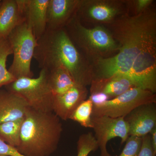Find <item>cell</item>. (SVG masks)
<instances>
[{
  "mask_svg": "<svg viewBox=\"0 0 156 156\" xmlns=\"http://www.w3.org/2000/svg\"><path fill=\"white\" fill-rule=\"evenodd\" d=\"M104 26L119 49L114 56L92 62L93 80L122 75L156 93L155 5L139 15L125 14Z\"/></svg>",
  "mask_w": 156,
  "mask_h": 156,
  "instance_id": "1",
  "label": "cell"
},
{
  "mask_svg": "<svg viewBox=\"0 0 156 156\" xmlns=\"http://www.w3.org/2000/svg\"><path fill=\"white\" fill-rule=\"evenodd\" d=\"M34 58L41 69L64 68L78 85L87 87L94 79L92 65L76 48L64 28L46 30L37 40Z\"/></svg>",
  "mask_w": 156,
  "mask_h": 156,
  "instance_id": "2",
  "label": "cell"
},
{
  "mask_svg": "<svg viewBox=\"0 0 156 156\" xmlns=\"http://www.w3.org/2000/svg\"><path fill=\"white\" fill-rule=\"evenodd\" d=\"M60 119L53 112L29 107L21 126L17 150L24 156H49L57 149L62 132Z\"/></svg>",
  "mask_w": 156,
  "mask_h": 156,
  "instance_id": "3",
  "label": "cell"
},
{
  "mask_svg": "<svg viewBox=\"0 0 156 156\" xmlns=\"http://www.w3.org/2000/svg\"><path fill=\"white\" fill-rule=\"evenodd\" d=\"M64 29L76 48L91 64L98 59L111 58L119 52V44L104 26L87 27L74 15Z\"/></svg>",
  "mask_w": 156,
  "mask_h": 156,
  "instance_id": "4",
  "label": "cell"
},
{
  "mask_svg": "<svg viewBox=\"0 0 156 156\" xmlns=\"http://www.w3.org/2000/svg\"><path fill=\"white\" fill-rule=\"evenodd\" d=\"M13 55L9 71L15 79L33 78L32 60L37 44V40L25 21L14 28L8 37Z\"/></svg>",
  "mask_w": 156,
  "mask_h": 156,
  "instance_id": "5",
  "label": "cell"
},
{
  "mask_svg": "<svg viewBox=\"0 0 156 156\" xmlns=\"http://www.w3.org/2000/svg\"><path fill=\"white\" fill-rule=\"evenodd\" d=\"M5 87L6 90L23 98L31 108L46 112H53L54 95L44 69H41L37 78H18Z\"/></svg>",
  "mask_w": 156,
  "mask_h": 156,
  "instance_id": "6",
  "label": "cell"
},
{
  "mask_svg": "<svg viewBox=\"0 0 156 156\" xmlns=\"http://www.w3.org/2000/svg\"><path fill=\"white\" fill-rule=\"evenodd\" d=\"M128 14L126 0H80L76 17L84 26H105Z\"/></svg>",
  "mask_w": 156,
  "mask_h": 156,
  "instance_id": "7",
  "label": "cell"
},
{
  "mask_svg": "<svg viewBox=\"0 0 156 156\" xmlns=\"http://www.w3.org/2000/svg\"><path fill=\"white\" fill-rule=\"evenodd\" d=\"M156 103L155 93L139 87H134L103 103L93 104L92 116L125 117L137 107Z\"/></svg>",
  "mask_w": 156,
  "mask_h": 156,
  "instance_id": "8",
  "label": "cell"
},
{
  "mask_svg": "<svg viewBox=\"0 0 156 156\" xmlns=\"http://www.w3.org/2000/svg\"><path fill=\"white\" fill-rule=\"evenodd\" d=\"M92 128L100 149V156H112L107 149L108 143L111 140L119 137L122 144L129 137V127L124 117L96 116H92Z\"/></svg>",
  "mask_w": 156,
  "mask_h": 156,
  "instance_id": "9",
  "label": "cell"
},
{
  "mask_svg": "<svg viewBox=\"0 0 156 156\" xmlns=\"http://www.w3.org/2000/svg\"><path fill=\"white\" fill-rule=\"evenodd\" d=\"M49 0H17L24 21L37 40L47 29V9Z\"/></svg>",
  "mask_w": 156,
  "mask_h": 156,
  "instance_id": "10",
  "label": "cell"
},
{
  "mask_svg": "<svg viewBox=\"0 0 156 156\" xmlns=\"http://www.w3.org/2000/svg\"><path fill=\"white\" fill-rule=\"evenodd\" d=\"M124 118L129 127V136L143 137L156 128V103L137 107Z\"/></svg>",
  "mask_w": 156,
  "mask_h": 156,
  "instance_id": "11",
  "label": "cell"
},
{
  "mask_svg": "<svg viewBox=\"0 0 156 156\" xmlns=\"http://www.w3.org/2000/svg\"><path fill=\"white\" fill-rule=\"evenodd\" d=\"M87 87L76 84L67 92L54 96L53 112L60 119L66 121L79 105L88 98Z\"/></svg>",
  "mask_w": 156,
  "mask_h": 156,
  "instance_id": "12",
  "label": "cell"
},
{
  "mask_svg": "<svg viewBox=\"0 0 156 156\" xmlns=\"http://www.w3.org/2000/svg\"><path fill=\"white\" fill-rule=\"evenodd\" d=\"M80 0H49L47 30L64 29L75 14Z\"/></svg>",
  "mask_w": 156,
  "mask_h": 156,
  "instance_id": "13",
  "label": "cell"
},
{
  "mask_svg": "<svg viewBox=\"0 0 156 156\" xmlns=\"http://www.w3.org/2000/svg\"><path fill=\"white\" fill-rule=\"evenodd\" d=\"M89 87L90 94L103 93L108 96L110 99L122 95L132 88L138 87L131 78L122 75L94 79Z\"/></svg>",
  "mask_w": 156,
  "mask_h": 156,
  "instance_id": "14",
  "label": "cell"
},
{
  "mask_svg": "<svg viewBox=\"0 0 156 156\" xmlns=\"http://www.w3.org/2000/svg\"><path fill=\"white\" fill-rule=\"evenodd\" d=\"M29 106L19 95L8 90H0V124L22 119Z\"/></svg>",
  "mask_w": 156,
  "mask_h": 156,
  "instance_id": "15",
  "label": "cell"
},
{
  "mask_svg": "<svg viewBox=\"0 0 156 156\" xmlns=\"http://www.w3.org/2000/svg\"><path fill=\"white\" fill-rule=\"evenodd\" d=\"M17 0H3L0 5V38H8L11 32L24 22Z\"/></svg>",
  "mask_w": 156,
  "mask_h": 156,
  "instance_id": "16",
  "label": "cell"
},
{
  "mask_svg": "<svg viewBox=\"0 0 156 156\" xmlns=\"http://www.w3.org/2000/svg\"><path fill=\"white\" fill-rule=\"evenodd\" d=\"M44 69L48 84L54 96L63 94L77 84L64 68L60 66Z\"/></svg>",
  "mask_w": 156,
  "mask_h": 156,
  "instance_id": "17",
  "label": "cell"
},
{
  "mask_svg": "<svg viewBox=\"0 0 156 156\" xmlns=\"http://www.w3.org/2000/svg\"><path fill=\"white\" fill-rule=\"evenodd\" d=\"M12 50L8 38H0V88L14 82L16 79L7 69L8 57Z\"/></svg>",
  "mask_w": 156,
  "mask_h": 156,
  "instance_id": "18",
  "label": "cell"
},
{
  "mask_svg": "<svg viewBox=\"0 0 156 156\" xmlns=\"http://www.w3.org/2000/svg\"><path fill=\"white\" fill-rule=\"evenodd\" d=\"M23 118L0 124V138L9 145L17 148L20 143V130Z\"/></svg>",
  "mask_w": 156,
  "mask_h": 156,
  "instance_id": "19",
  "label": "cell"
},
{
  "mask_svg": "<svg viewBox=\"0 0 156 156\" xmlns=\"http://www.w3.org/2000/svg\"><path fill=\"white\" fill-rule=\"evenodd\" d=\"M93 103L89 98L79 105L69 119L86 128H92V116Z\"/></svg>",
  "mask_w": 156,
  "mask_h": 156,
  "instance_id": "20",
  "label": "cell"
},
{
  "mask_svg": "<svg viewBox=\"0 0 156 156\" xmlns=\"http://www.w3.org/2000/svg\"><path fill=\"white\" fill-rule=\"evenodd\" d=\"M98 149L94 134L92 132L82 134L77 142V156H88L90 153Z\"/></svg>",
  "mask_w": 156,
  "mask_h": 156,
  "instance_id": "21",
  "label": "cell"
},
{
  "mask_svg": "<svg viewBox=\"0 0 156 156\" xmlns=\"http://www.w3.org/2000/svg\"><path fill=\"white\" fill-rule=\"evenodd\" d=\"M128 14L137 15L142 14L155 5L154 0H126Z\"/></svg>",
  "mask_w": 156,
  "mask_h": 156,
  "instance_id": "22",
  "label": "cell"
},
{
  "mask_svg": "<svg viewBox=\"0 0 156 156\" xmlns=\"http://www.w3.org/2000/svg\"><path fill=\"white\" fill-rule=\"evenodd\" d=\"M142 142V137L129 136L122 151L118 156H138Z\"/></svg>",
  "mask_w": 156,
  "mask_h": 156,
  "instance_id": "23",
  "label": "cell"
},
{
  "mask_svg": "<svg viewBox=\"0 0 156 156\" xmlns=\"http://www.w3.org/2000/svg\"><path fill=\"white\" fill-rule=\"evenodd\" d=\"M151 142L150 135L142 137V145L138 156H156Z\"/></svg>",
  "mask_w": 156,
  "mask_h": 156,
  "instance_id": "24",
  "label": "cell"
},
{
  "mask_svg": "<svg viewBox=\"0 0 156 156\" xmlns=\"http://www.w3.org/2000/svg\"><path fill=\"white\" fill-rule=\"evenodd\" d=\"M0 156H24L13 147L0 138Z\"/></svg>",
  "mask_w": 156,
  "mask_h": 156,
  "instance_id": "25",
  "label": "cell"
},
{
  "mask_svg": "<svg viewBox=\"0 0 156 156\" xmlns=\"http://www.w3.org/2000/svg\"><path fill=\"white\" fill-rule=\"evenodd\" d=\"M89 98L92 101L93 104L103 103L110 99L108 96L102 93H95L90 94Z\"/></svg>",
  "mask_w": 156,
  "mask_h": 156,
  "instance_id": "26",
  "label": "cell"
},
{
  "mask_svg": "<svg viewBox=\"0 0 156 156\" xmlns=\"http://www.w3.org/2000/svg\"><path fill=\"white\" fill-rule=\"evenodd\" d=\"M151 142L154 152L156 153V128H154L150 133Z\"/></svg>",
  "mask_w": 156,
  "mask_h": 156,
  "instance_id": "27",
  "label": "cell"
},
{
  "mask_svg": "<svg viewBox=\"0 0 156 156\" xmlns=\"http://www.w3.org/2000/svg\"><path fill=\"white\" fill-rule=\"evenodd\" d=\"M1 2H2V1H1V0H0V5H1Z\"/></svg>",
  "mask_w": 156,
  "mask_h": 156,
  "instance_id": "28",
  "label": "cell"
}]
</instances>
